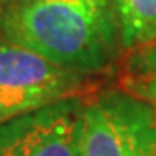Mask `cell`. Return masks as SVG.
Returning a JSON list of instances; mask_svg holds the SVG:
<instances>
[{
    "label": "cell",
    "mask_w": 156,
    "mask_h": 156,
    "mask_svg": "<svg viewBox=\"0 0 156 156\" xmlns=\"http://www.w3.org/2000/svg\"><path fill=\"white\" fill-rule=\"evenodd\" d=\"M115 0H21L4 12L7 42L78 73L109 64L116 44Z\"/></svg>",
    "instance_id": "cell-1"
},
{
    "label": "cell",
    "mask_w": 156,
    "mask_h": 156,
    "mask_svg": "<svg viewBox=\"0 0 156 156\" xmlns=\"http://www.w3.org/2000/svg\"><path fill=\"white\" fill-rule=\"evenodd\" d=\"M80 156H156V102L109 92L85 104Z\"/></svg>",
    "instance_id": "cell-2"
},
{
    "label": "cell",
    "mask_w": 156,
    "mask_h": 156,
    "mask_svg": "<svg viewBox=\"0 0 156 156\" xmlns=\"http://www.w3.org/2000/svg\"><path fill=\"white\" fill-rule=\"evenodd\" d=\"M82 73L62 68L33 50L0 42V104L9 118L75 97Z\"/></svg>",
    "instance_id": "cell-3"
},
{
    "label": "cell",
    "mask_w": 156,
    "mask_h": 156,
    "mask_svg": "<svg viewBox=\"0 0 156 156\" xmlns=\"http://www.w3.org/2000/svg\"><path fill=\"white\" fill-rule=\"evenodd\" d=\"M83 111L68 97L0 123V156H80Z\"/></svg>",
    "instance_id": "cell-4"
},
{
    "label": "cell",
    "mask_w": 156,
    "mask_h": 156,
    "mask_svg": "<svg viewBox=\"0 0 156 156\" xmlns=\"http://www.w3.org/2000/svg\"><path fill=\"white\" fill-rule=\"evenodd\" d=\"M122 44L128 49L156 38V0H115Z\"/></svg>",
    "instance_id": "cell-5"
},
{
    "label": "cell",
    "mask_w": 156,
    "mask_h": 156,
    "mask_svg": "<svg viewBox=\"0 0 156 156\" xmlns=\"http://www.w3.org/2000/svg\"><path fill=\"white\" fill-rule=\"evenodd\" d=\"M128 68L132 69L135 78L156 76V38L135 47L128 61Z\"/></svg>",
    "instance_id": "cell-6"
},
{
    "label": "cell",
    "mask_w": 156,
    "mask_h": 156,
    "mask_svg": "<svg viewBox=\"0 0 156 156\" xmlns=\"http://www.w3.org/2000/svg\"><path fill=\"white\" fill-rule=\"evenodd\" d=\"M130 94L142 97V99L156 102V76H146V78H135L128 85Z\"/></svg>",
    "instance_id": "cell-7"
},
{
    "label": "cell",
    "mask_w": 156,
    "mask_h": 156,
    "mask_svg": "<svg viewBox=\"0 0 156 156\" xmlns=\"http://www.w3.org/2000/svg\"><path fill=\"white\" fill-rule=\"evenodd\" d=\"M7 120H11V118H9V115H7V111L4 109V106L0 104V123L7 122Z\"/></svg>",
    "instance_id": "cell-8"
}]
</instances>
